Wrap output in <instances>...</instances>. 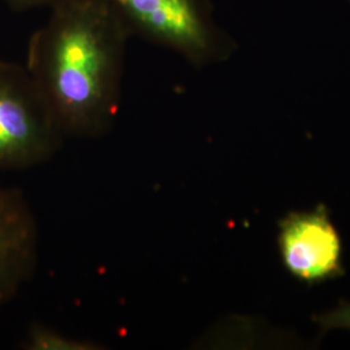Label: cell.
I'll return each mask as SVG.
<instances>
[{
    "label": "cell",
    "instance_id": "2",
    "mask_svg": "<svg viewBox=\"0 0 350 350\" xmlns=\"http://www.w3.org/2000/svg\"><path fill=\"white\" fill-rule=\"evenodd\" d=\"M64 140L25 66L0 62V170L47 163Z\"/></svg>",
    "mask_w": 350,
    "mask_h": 350
},
{
    "label": "cell",
    "instance_id": "8",
    "mask_svg": "<svg viewBox=\"0 0 350 350\" xmlns=\"http://www.w3.org/2000/svg\"><path fill=\"white\" fill-rule=\"evenodd\" d=\"M4 1L16 11H24V10H30L34 7H42V5L53 7L55 4L60 3L62 0H4Z\"/></svg>",
    "mask_w": 350,
    "mask_h": 350
},
{
    "label": "cell",
    "instance_id": "6",
    "mask_svg": "<svg viewBox=\"0 0 350 350\" xmlns=\"http://www.w3.org/2000/svg\"><path fill=\"white\" fill-rule=\"evenodd\" d=\"M21 348L26 350L107 349V347L94 340L75 338L42 323H34L27 328Z\"/></svg>",
    "mask_w": 350,
    "mask_h": 350
},
{
    "label": "cell",
    "instance_id": "7",
    "mask_svg": "<svg viewBox=\"0 0 350 350\" xmlns=\"http://www.w3.org/2000/svg\"><path fill=\"white\" fill-rule=\"evenodd\" d=\"M314 321L325 331L334 328L350 329V302H341L332 312L314 317Z\"/></svg>",
    "mask_w": 350,
    "mask_h": 350
},
{
    "label": "cell",
    "instance_id": "1",
    "mask_svg": "<svg viewBox=\"0 0 350 350\" xmlns=\"http://www.w3.org/2000/svg\"><path fill=\"white\" fill-rule=\"evenodd\" d=\"M30 38L26 69L65 139H100L121 105L130 38L108 0H62Z\"/></svg>",
    "mask_w": 350,
    "mask_h": 350
},
{
    "label": "cell",
    "instance_id": "4",
    "mask_svg": "<svg viewBox=\"0 0 350 350\" xmlns=\"http://www.w3.org/2000/svg\"><path fill=\"white\" fill-rule=\"evenodd\" d=\"M282 262L295 279L322 284L344 274L342 243L325 205L310 212H292L279 222Z\"/></svg>",
    "mask_w": 350,
    "mask_h": 350
},
{
    "label": "cell",
    "instance_id": "3",
    "mask_svg": "<svg viewBox=\"0 0 350 350\" xmlns=\"http://www.w3.org/2000/svg\"><path fill=\"white\" fill-rule=\"evenodd\" d=\"M130 34L204 65L225 56V43L204 0H108Z\"/></svg>",
    "mask_w": 350,
    "mask_h": 350
},
{
    "label": "cell",
    "instance_id": "5",
    "mask_svg": "<svg viewBox=\"0 0 350 350\" xmlns=\"http://www.w3.org/2000/svg\"><path fill=\"white\" fill-rule=\"evenodd\" d=\"M39 228L25 193L0 187V308L16 297L37 270Z\"/></svg>",
    "mask_w": 350,
    "mask_h": 350
}]
</instances>
